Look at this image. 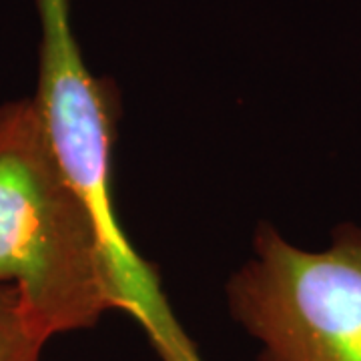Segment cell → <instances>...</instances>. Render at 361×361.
<instances>
[{
    "label": "cell",
    "instance_id": "1",
    "mask_svg": "<svg viewBox=\"0 0 361 361\" xmlns=\"http://www.w3.org/2000/svg\"><path fill=\"white\" fill-rule=\"evenodd\" d=\"M0 285H13L49 339L89 329L113 310L89 209L35 97L0 104Z\"/></svg>",
    "mask_w": 361,
    "mask_h": 361
},
{
    "label": "cell",
    "instance_id": "2",
    "mask_svg": "<svg viewBox=\"0 0 361 361\" xmlns=\"http://www.w3.org/2000/svg\"><path fill=\"white\" fill-rule=\"evenodd\" d=\"M39 14V80L35 101L66 177L89 209L111 285L113 310L141 325L161 361H205L180 327L157 269L130 245L113 201L111 151L116 90L82 59L71 0H35Z\"/></svg>",
    "mask_w": 361,
    "mask_h": 361
},
{
    "label": "cell",
    "instance_id": "3",
    "mask_svg": "<svg viewBox=\"0 0 361 361\" xmlns=\"http://www.w3.org/2000/svg\"><path fill=\"white\" fill-rule=\"evenodd\" d=\"M227 299L257 361H361V225H337L329 245L310 251L261 223Z\"/></svg>",
    "mask_w": 361,
    "mask_h": 361
},
{
    "label": "cell",
    "instance_id": "4",
    "mask_svg": "<svg viewBox=\"0 0 361 361\" xmlns=\"http://www.w3.org/2000/svg\"><path fill=\"white\" fill-rule=\"evenodd\" d=\"M49 341L18 291L13 285H0V361H42Z\"/></svg>",
    "mask_w": 361,
    "mask_h": 361
}]
</instances>
